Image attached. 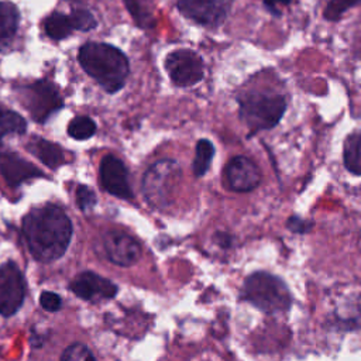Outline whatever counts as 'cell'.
I'll return each mask as SVG.
<instances>
[{"mask_svg":"<svg viewBox=\"0 0 361 361\" xmlns=\"http://www.w3.org/2000/svg\"><path fill=\"white\" fill-rule=\"evenodd\" d=\"M23 234L31 255L41 262L61 258L72 237V223L56 204L30 210L23 219Z\"/></svg>","mask_w":361,"mask_h":361,"instance_id":"6da1fadb","label":"cell"},{"mask_svg":"<svg viewBox=\"0 0 361 361\" xmlns=\"http://www.w3.org/2000/svg\"><path fill=\"white\" fill-rule=\"evenodd\" d=\"M238 103L240 118L252 133L275 127L286 110L285 97L276 93L251 92L241 96Z\"/></svg>","mask_w":361,"mask_h":361,"instance_id":"277c9868","label":"cell"},{"mask_svg":"<svg viewBox=\"0 0 361 361\" xmlns=\"http://www.w3.org/2000/svg\"><path fill=\"white\" fill-rule=\"evenodd\" d=\"M71 290L78 298L85 300H92L94 298L109 299L117 293V286L111 281L94 272L86 271L76 275V278L71 282Z\"/></svg>","mask_w":361,"mask_h":361,"instance_id":"4fadbf2b","label":"cell"},{"mask_svg":"<svg viewBox=\"0 0 361 361\" xmlns=\"http://www.w3.org/2000/svg\"><path fill=\"white\" fill-rule=\"evenodd\" d=\"M261 182V172L250 158L237 155L224 168V183L233 192H250Z\"/></svg>","mask_w":361,"mask_h":361,"instance_id":"30bf717a","label":"cell"},{"mask_svg":"<svg viewBox=\"0 0 361 361\" xmlns=\"http://www.w3.org/2000/svg\"><path fill=\"white\" fill-rule=\"evenodd\" d=\"M178 10L186 18L204 25H220L230 8L228 0H178Z\"/></svg>","mask_w":361,"mask_h":361,"instance_id":"9c48e42d","label":"cell"},{"mask_svg":"<svg viewBox=\"0 0 361 361\" xmlns=\"http://www.w3.org/2000/svg\"><path fill=\"white\" fill-rule=\"evenodd\" d=\"M213 155H214V147H213L212 141H209L206 138L199 140L196 144L195 158H193V165H192L195 176L200 178L207 172L210 162L213 159Z\"/></svg>","mask_w":361,"mask_h":361,"instance_id":"d6986e66","label":"cell"},{"mask_svg":"<svg viewBox=\"0 0 361 361\" xmlns=\"http://www.w3.org/2000/svg\"><path fill=\"white\" fill-rule=\"evenodd\" d=\"M0 173L11 188L20 186L27 179L44 176L37 166L14 152H0Z\"/></svg>","mask_w":361,"mask_h":361,"instance_id":"5bb4252c","label":"cell"},{"mask_svg":"<svg viewBox=\"0 0 361 361\" xmlns=\"http://www.w3.org/2000/svg\"><path fill=\"white\" fill-rule=\"evenodd\" d=\"M20 14L10 1H0V51L6 49L16 37Z\"/></svg>","mask_w":361,"mask_h":361,"instance_id":"2e32d148","label":"cell"},{"mask_svg":"<svg viewBox=\"0 0 361 361\" xmlns=\"http://www.w3.org/2000/svg\"><path fill=\"white\" fill-rule=\"evenodd\" d=\"M240 296L267 313L285 312L292 303L286 283L281 278L264 271L250 274L245 278Z\"/></svg>","mask_w":361,"mask_h":361,"instance_id":"3957f363","label":"cell"},{"mask_svg":"<svg viewBox=\"0 0 361 361\" xmlns=\"http://www.w3.org/2000/svg\"><path fill=\"white\" fill-rule=\"evenodd\" d=\"M25 128V120L18 113L0 106V140L8 134H23Z\"/></svg>","mask_w":361,"mask_h":361,"instance_id":"ffe728a7","label":"cell"},{"mask_svg":"<svg viewBox=\"0 0 361 361\" xmlns=\"http://www.w3.org/2000/svg\"><path fill=\"white\" fill-rule=\"evenodd\" d=\"M69 18H71V24H72L73 30L90 31L96 27V18L93 17V14L87 10H83V8L73 10L69 14Z\"/></svg>","mask_w":361,"mask_h":361,"instance_id":"d4e9b609","label":"cell"},{"mask_svg":"<svg viewBox=\"0 0 361 361\" xmlns=\"http://www.w3.org/2000/svg\"><path fill=\"white\" fill-rule=\"evenodd\" d=\"M96 133V124L86 116H78L71 120L68 126V134L79 141L90 138Z\"/></svg>","mask_w":361,"mask_h":361,"instance_id":"7402d4cb","label":"cell"},{"mask_svg":"<svg viewBox=\"0 0 361 361\" xmlns=\"http://www.w3.org/2000/svg\"><path fill=\"white\" fill-rule=\"evenodd\" d=\"M180 168L173 159H161L149 166L142 178V193L151 207L164 209L173 197Z\"/></svg>","mask_w":361,"mask_h":361,"instance_id":"5b68a950","label":"cell"},{"mask_svg":"<svg viewBox=\"0 0 361 361\" xmlns=\"http://www.w3.org/2000/svg\"><path fill=\"white\" fill-rule=\"evenodd\" d=\"M45 32L52 39H63L71 35L73 27L71 24V18L62 13H52L44 21Z\"/></svg>","mask_w":361,"mask_h":361,"instance_id":"ac0fdd59","label":"cell"},{"mask_svg":"<svg viewBox=\"0 0 361 361\" xmlns=\"http://www.w3.org/2000/svg\"><path fill=\"white\" fill-rule=\"evenodd\" d=\"M343 161L348 172L361 176V130L351 133L343 147Z\"/></svg>","mask_w":361,"mask_h":361,"instance_id":"e0dca14e","label":"cell"},{"mask_svg":"<svg viewBox=\"0 0 361 361\" xmlns=\"http://www.w3.org/2000/svg\"><path fill=\"white\" fill-rule=\"evenodd\" d=\"M123 1L138 27L151 28L155 24L154 14L149 10L145 0H123Z\"/></svg>","mask_w":361,"mask_h":361,"instance_id":"44dd1931","label":"cell"},{"mask_svg":"<svg viewBox=\"0 0 361 361\" xmlns=\"http://www.w3.org/2000/svg\"><path fill=\"white\" fill-rule=\"evenodd\" d=\"M59 361H96L92 351L80 343H73L65 348Z\"/></svg>","mask_w":361,"mask_h":361,"instance_id":"603a6c76","label":"cell"},{"mask_svg":"<svg viewBox=\"0 0 361 361\" xmlns=\"http://www.w3.org/2000/svg\"><path fill=\"white\" fill-rule=\"evenodd\" d=\"M165 69L171 80L179 87H189L202 80L204 65L202 58L192 49H176L165 58Z\"/></svg>","mask_w":361,"mask_h":361,"instance_id":"52a82bcc","label":"cell"},{"mask_svg":"<svg viewBox=\"0 0 361 361\" xmlns=\"http://www.w3.org/2000/svg\"><path fill=\"white\" fill-rule=\"evenodd\" d=\"M360 1L361 0H329L324 8V18L330 21H337L348 8L358 4Z\"/></svg>","mask_w":361,"mask_h":361,"instance_id":"cb8c5ba5","label":"cell"},{"mask_svg":"<svg viewBox=\"0 0 361 361\" xmlns=\"http://www.w3.org/2000/svg\"><path fill=\"white\" fill-rule=\"evenodd\" d=\"M23 104L30 111L31 117L44 123L51 114L58 111L63 102L58 89L48 80H38L21 89Z\"/></svg>","mask_w":361,"mask_h":361,"instance_id":"8992f818","label":"cell"},{"mask_svg":"<svg viewBox=\"0 0 361 361\" xmlns=\"http://www.w3.org/2000/svg\"><path fill=\"white\" fill-rule=\"evenodd\" d=\"M289 3H290V0H264V4L267 6V8L274 14H279V11H278L279 6H286Z\"/></svg>","mask_w":361,"mask_h":361,"instance_id":"f1b7e54d","label":"cell"},{"mask_svg":"<svg viewBox=\"0 0 361 361\" xmlns=\"http://www.w3.org/2000/svg\"><path fill=\"white\" fill-rule=\"evenodd\" d=\"M27 148L31 154H34L42 164H45L49 168H58L65 161L62 148L58 144H54L41 137H32L27 144Z\"/></svg>","mask_w":361,"mask_h":361,"instance_id":"9a60e30c","label":"cell"},{"mask_svg":"<svg viewBox=\"0 0 361 361\" xmlns=\"http://www.w3.org/2000/svg\"><path fill=\"white\" fill-rule=\"evenodd\" d=\"M286 226L293 231V233H307L312 228V221H307L302 217L298 216H290L286 221Z\"/></svg>","mask_w":361,"mask_h":361,"instance_id":"83f0119b","label":"cell"},{"mask_svg":"<svg viewBox=\"0 0 361 361\" xmlns=\"http://www.w3.org/2000/svg\"><path fill=\"white\" fill-rule=\"evenodd\" d=\"M78 61L85 72L109 93L124 86L130 71L127 56L118 48L104 42H86L79 49Z\"/></svg>","mask_w":361,"mask_h":361,"instance_id":"7a4b0ae2","label":"cell"},{"mask_svg":"<svg viewBox=\"0 0 361 361\" xmlns=\"http://www.w3.org/2000/svg\"><path fill=\"white\" fill-rule=\"evenodd\" d=\"M76 202L82 212H89L96 204V195L92 189L85 185H80L76 190Z\"/></svg>","mask_w":361,"mask_h":361,"instance_id":"484cf974","label":"cell"},{"mask_svg":"<svg viewBox=\"0 0 361 361\" xmlns=\"http://www.w3.org/2000/svg\"><path fill=\"white\" fill-rule=\"evenodd\" d=\"M25 283L18 267L8 261L0 267V314L8 317L23 305Z\"/></svg>","mask_w":361,"mask_h":361,"instance_id":"ba28073f","label":"cell"},{"mask_svg":"<svg viewBox=\"0 0 361 361\" xmlns=\"http://www.w3.org/2000/svg\"><path fill=\"white\" fill-rule=\"evenodd\" d=\"M217 243L221 245V247H230L231 245V237L228 234H224V233H219L217 234Z\"/></svg>","mask_w":361,"mask_h":361,"instance_id":"f546056e","label":"cell"},{"mask_svg":"<svg viewBox=\"0 0 361 361\" xmlns=\"http://www.w3.org/2000/svg\"><path fill=\"white\" fill-rule=\"evenodd\" d=\"M100 182L113 196L131 199L133 192L128 182V172L121 159L114 155H106L100 162Z\"/></svg>","mask_w":361,"mask_h":361,"instance_id":"7c38bea8","label":"cell"},{"mask_svg":"<svg viewBox=\"0 0 361 361\" xmlns=\"http://www.w3.org/2000/svg\"><path fill=\"white\" fill-rule=\"evenodd\" d=\"M103 247L109 259L120 267H130L141 257L140 243L124 231L110 230L104 233Z\"/></svg>","mask_w":361,"mask_h":361,"instance_id":"8fae6325","label":"cell"},{"mask_svg":"<svg viewBox=\"0 0 361 361\" xmlns=\"http://www.w3.org/2000/svg\"><path fill=\"white\" fill-rule=\"evenodd\" d=\"M39 305H41L42 309H45L48 312H56L62 306V300H61L59 295H56L54 292H49V290H45L39 296Z\"/></svg>","mask_w":361,"mask_h":361,"instance_id":"4316f807","label":"cell"}]
</instances>
